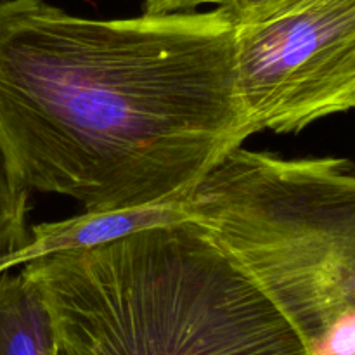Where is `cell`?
Instances as JSON below:
<instances>
[{
    "mask_svg": "<svg viewBox=\"0 0 355 355\" xmlns=\"http://www.w3.org/2000/svg\"><path fill=\"white\" fill-rule=\"evenodd\" d=\"M279 307L309 355H355V168L238 148L182 200Z\"/></svg>",
    "mask_w": 355,
    "mask_h": 355,
    "instance_id": "cell-3",
    "label": "cell"
},
{
    "mask_svg": "<svg viewBox=\"0 0 355 355\" xmlns=\"http://www.w3.org/2000/svg\"><path fill=\"white\" fill-rule=\"evenodd\" d=\"M69 355H309L248 270L187 217L24 262Z\"/></svg>",
    "mask_w": 355,
    "mask_h": 355,
    "instance_id": "cell-2",
    "label": "cell"
},
{
    "mask_svg": "<svg viewBox=\"0 0 355 355\" xmlns=\"http://www.w3.org/2000/svg\"><path fill=\"white\" fill-rule=\"evenodd\" d=\"M59 336L49 302L24 270L0 276V355H58Z\"/></svg>",
    "mask_w": 355,
    "mask_h": 355,
    "instance_id": "cell-6",
    "label": "cell"
},
{
    "mask_svg": "<svg viewBox=\"0 0 355 355\" xmlns=\"http://www.w3.org/2000/svg\"><path fill=\"white\" fill-rule=\"evenodd\" d=\"M295 0H218L217 7L224 10L236 26L262 23L293 3Z\"/></svg>",
    "mask_w": 355,
    "mask_h": 355,
    "instance_id": "cell-8",
    "label": "cell"
},
{
    "mask_svg": "<svg viewBox=\"0 0 355 355\" xmlns=\"http://www.w3.org/2000/svg\"><path fill=\"white\" fill-rule=\"evenodd\" d=\"M236 76L252 135L355 110V0H295L238 26Z\"/></svg>",
    "mask_w": 355,
    "mask_h": 355,
    "instance_id": "cell-4",
    "label": "cell"
},
{
    "mask_svg": "<svg viewBox=\"0 0 355 355\" xmlns=\"http://www.w3.org/2000/svg\"><path fill=\"white\" fill-rule=\"evenodd\" d=\"M218 0H142L144 14H173V12H193L201 6L214 3Z\"/></svg>",
    "mask_w": 355,
    "mask_h": 355,
    "instance_id": "cell-9",
    "label": "cell"
},
{
    "mask_svg": "<svg viewBox=\"0 0 355 355\" xmlns=\"http://www.w3.org/2000/svg\"><path fill=\"white\" fill-rule=\"evenodd\" d=\"M28 193L0 148V259L19 257L23 262L21 252L30 245L31 238L26 227Z\"/></svg>",
    "mask_w": 355,
    "mask_h": 355,
    "instance_id": "cell-7",
    "label": "cell"
},
{
    "mask_svg": "<svg viewBox=\"0 0 355 355\" xmlns=\"http://www.w3.org/2000/svg\"><path fill=\"white\" fill-rule=\"evenodd\" d=\"M16 263H21L19 257H6V259H0V274L9 270L10 267L16 266Z\"/></svg>",
    "mask_w": 355,
    "mask_h": 355,
    "instance_id": "cell-10",
    "label": "cell"
},
{
    "mask_svg": "<svg viewBox=\"0 0 355 355\" xmlns=\"http://www.w3.org/2000/svg\"><path fill=\"white\" fill-rule=\"evenodd\" d=\"M222 9L73 16L0 0V148L85 214L180 203L252 135Z\"/></svg>",
    "mask_w": 355,
    "mask_h": 355,
    "instance_id": "cell-1",
    "label": "cell"
},
{
    "mask_svg": "<svg viewBox=\"0 0 355 355\" xmlns=\"http://www.w3.org/2000/svg\"><path fill=\"white\" fill-rule=\"evenodd\" d=\"M58 355H69L68 352H66L64 349H62V347H61V343H59V354H58Z\"/></svg>",
    "mask_w": 355,
    "mask_h": 355,
    "instance_id": "cell-11",
    "label": "cell"
},
{
    "mask_svg": "<svg viewBox=\"0 0 355 355\" xmlns=\"http://www.w3.org/2000/svg\"><path fill=\"white\" fill-rule=\"evenodd\" d=\"M189 215L182 203H165L130 210L85 214L54 224L33 225L30 229V245L23 250V262L47 253L73 248H92L116 241L128 234L156 225L173 224Z\"/></svg>",
    "mask_w": 355,
    "mask_h": 355,
    "instance_id": "cell-5",
    "label": "cell"
}]
</instances>
